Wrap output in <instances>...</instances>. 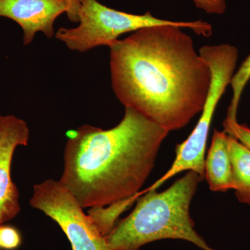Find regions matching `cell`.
Returning a JSON list of instances; mask_svg holds the SVG:
<instances>
[{"label": "cell", "instance_id": "cell-16", "mask_svg": "<svg viewBox=\"0 0 250 250\" xmlns=\"http://www.w3.org/2000/svg\"><path fill=\"white\" fill-rule=\"evenodd\" d=\"M69 9L66 13L67 18L72 22H79V11L82 6V0H66Z\"/></svg>", "mask_w": 250, "mask_h": 250}, {"label": "cell", "instance_id": "cell-1", "mask_svg": "<svg viewBox=\"0 0 250 250\" xmlns=\"http://www.w3.org/2000/svg\"><path fill=\"white\" fill-rule=\"evenodd\" d=\"M182 29L143 28L109 46L117 98L169 132L202 112L211 82L209 65Z\"/></svg>", "mask_w": 250, "mask_h": 250}, {"label": "cell", "instance_id": "cell-8", "mask_svg": "<svg viewBox=\"0 0 250 250\" xmlns=\"http://www.w3.org/2000/svg\"><path fill=\"white\" fill-rule=\"evenodd\" d=\"M68 9L66 0H0V16L12 20L22 27L25 45L32 42L39 31L52 39L54 22Z\"/></svg>", "mask_w": 250, "mask_h": 250}, {"label": "cell", "instance_id": "cell-2", "mask_svg": "<svg viewBox=\"0 0 250 250\" xmlns=\"http://www.w3.org/2000/svg\"><path fill=\"white\" fill-rule=\"evenodd\" d=\"M169 131L131 107L111 129L83 125L67 132L59 182L85 208L138 195Z\"/></svg>", "mask_w": 250, "mask_h": 250}, {"label": "cell", "instance_id": "cell-14", "mask_svg": "<svg viewBox=\"0 0 250 250\" xmlns=\"http://www.w3.org/2000/svg\"><path fill=\"white\" fill-rule=\"evenodd\" d=\"M225 132L238 140L250 150V129L246 125L238 124V122L223 123Z\"/></svg>", "mask_w": 250, "mask_h": 250}, {"label": "cell", "instance_id": "cell-12", "mask_svg": "<svg viewBox=\"0 0 250 250\" xmlns=\"http://www.w3.org/2000/svg\"><path fill=\"white\" fill-rule=\"evenodd\" d=\"M250 80V54L246 59V60L242 62L241 67L238 71L235 72L231 79V88L233 90V97L230 103L229 107L228 108V116L225 122L233 123L237 122L236 116L238 111V105L243 90L248 84Z\"/></svg>", "mask_w": 250, "mask_h": 250}, {"label": "cell", "instance_id": "cell-5", "mask_svg": "<svg viewBox=\"0 0 250 250\" xmlns=\"http://www.w3.org/2000/svg\"><path fill=\"white\" fill-rule=\"evenodd\" d=\"M199 53L208 62L211 72V82L201 116L188 138L176 147V157L170 168L146 191L156 190L183 171H194L205 178V152L210 125L219 101L234 75L238 51L229 44H220L203 46Z\"/></svg>", "mask_w": 250, "mask_h": 250}, {"label": "cell", "instance_id": "cell-3", "mask_svg": "<svg viewBox=\"0 0 250 250\" xmlns=\"http://www.w3.org/2000/svg\"><path fill=\"white\" fill-rule=\"evenodd\" d=\"M202 180L190 170L164 191L143 190L134 210L104 236L107 250H140L164 239L184 240L203 250H215L195 231L190 215L192 197Z\"/></svg>", "mask_w": 250, "mask_h": 250}, {"label": "cell", "instance_id": "cell-10", "mask_svg": "<svg viewBox=\"0 0 250 250\" xmlns=\"http://www.w3.org/2000/svg\"><path fill=\"white\" fill-rule=\"evenodd\" d=\"M228 148L232 166V189L239 202L250 205V150L230 136Z\"/></svg>", "mask_w": 250, "mask_h": 250}, {"label": "cell", "instance_id": "cell-17", "mask_svg": "<svg viewBox=\"0 0 250 250\" xmlns=\"http://www.w3.org/2000/svg\"><path fill=\"white\" fill-rule=\"evenodd\" d=\"M0 249H1V248H0Z\"/></svg>", "mask_w": 250, "mask_h": 250}, {"label": "cell", "instance_id": "cell-9", "mask_svg": "<svg viewBox=\"0 0 250 250\" xmlns=\"http://www.w3.org/2000/svg\"><path fill=\"white\" fill-rule=\"evenodd\" d=\"M229 135L215 129L205 161V178L212 191L232 189V166L228 148Z\"/></svg>", "mask_w": 250, "mask_h": 250}, {"label": "cell", "instance_id": "cell-11", "mask_svg": "<svg viewBox=\"0 0 250 250\" xmlns=\"http://www.w3.org/2000/svg\"><path fill=\"white\" fill-rule=\"evenodd\" d=\"M140 195H143L142 192L134 197L106 206V207H94L90 210L88 215L100 233L104 236H106L116 226L118 217L139 199Z\"/></svg>", "mask_w": 250, "mask_h": 250}, {"label": "cell", "instance_id": "cell-7", "mask_svg": "<svg viewBox=\"0 0 250 250\" xmlns=\"http://www.w3.org/2000/svg\"><path fill=\"white\" fill-rule=\"evenodd\" d=\"M29 129L26 122L14 116H0V225L21 211L19 192L11 179V164L18 146H27Z\"/></svg>", "mask_w": 250, "mask_h": 250}, {"label": "cell", "instance_id": "cell-6", "mask_svg": "<svg viewBox=\"0 0 250 250\" xmlns=\"http://www.w3.org/2000/svg\"><path fill=\"white\" fill-rule=\"evenodd\" d=\"M30 205L58 224L72 250H107L104 236L93 220L59 181L47 179L34 185Z\"/></svg>", "mask_w": 250, "mask_h": 250}, {"label": "cell", "instance_id": "cell-4", "mask_svg": "<svg viewBox=\"0 0 250 250\" xmlns=\"http://www.w3.org/2000/svg\"><path fill=\"white\" fill-rule=\"evenodd\" d=\"M79 22L75 28H60L55 36L69 49L80 52L98 46L109 47L122 34L154 26H179L205 37L213 32L211 24L202 20L177 22L154 17L150 11L143 15L128 14L107 7L98 0H82Z\"/></svg>", "mask_w": 250, "mask_h": 250}, {"label": "cell", "instance_id": "cell-13", "mask_svg": "<svg viewBox=\"0 0 250 250\" xmlns=\"http://www.w3.org/2000/svg\"><path fill=\"white\" fill-rule=\"evenodd\" d=\"M22 235L11 225H0V248L5 250L18 249L22 244Z\"/></svg>", "mask_w": 250, "mask_h": 250}, {"label": "cell", "instance_id": "cell-15", "mask_svg": "<svg viewBox=\"0 0 250 250\" xmlns=\"http://www.w3.org/2000/svg\"><path fill=\"white\" fill-rule=\"evenodd\" d=\"M198 9L208 14L222 15L226 10L225 0H193Z\"/></svg>", "mask_w": 250, "mask_h": 250}]
</instances>
